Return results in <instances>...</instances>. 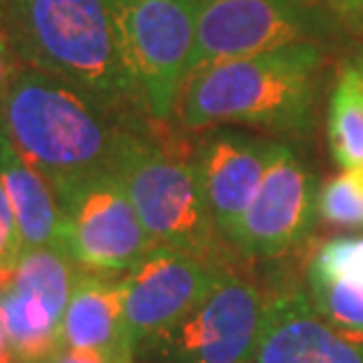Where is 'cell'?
<instances>
[{
  "label": "cell",
  "mask_w": 363,
  "mask_h": 363,
  "mask_svg": "<svg viewBox=\"0 0 363 363\" xmlns=\"http://www.w3.org/2000/svg\"><path fill=\"white\" fill-rule=\"evenodd\" d=\"M0 118L14 149L57 196L111 172L125 133L147 121L116 111L67 78L24 64L14 71Z\"/></svg>",
  "instance_id": "obj_1"
},
{
  "label": "cell",
  "mask_w": 363,
  "mask_h": 363,
  "mask_svg": "<svg viewBox=\"0 0 363 363\" xmlns=\"http://www.w3.org/2000/svg\"><path fill=\"white\" fill-rule=\"evenodd\" d=\"M325 52L318 43L224 60L189 74L175 118L184 133L250 125L274 135L309 137Z\"/></svg>",
  "instance_id": "obj_2"
},
{
  "label": "cell",
  "mask_w": 363,
  "mask_h": 363,
  "mask_svg": "<svg viewBox=\"0 0 363 363\" xmlns=\"http://www.w3.org/2000/svg\"><path fill=\"white\" fill-rule=\"evenodd\" d=\"M17 67L62 76L104 104L142 116L123 69L111 0H5Z\"/></svg>",
  "instance_id": "obj_3"
},
{
  "label": "cell",
  "mask_w": 363,
  "mask_h": 363,
  "mask_svg": "<svg viewBox=\"0 0 363 363\" xmlns=\"http://www.w3.org/2000/svg\"><path fill=\"white\" fill-rule=\"evenodd\" d=\"M165 125L135 123L125 133L113 175L158 248H172L208 264L231 267V245L217 231L191 165V147L163 135Z\"/></svg>",
  "instance_id": "obj_4"
},
{
  "label": "cell",
  "mask_w": 363,
  "mask_h": 363,
  "mask_svg": "<svg viewBox=\"0 0 363 363\" xmlns=\"http://www.w3.org/2000/svg\"><path fill=\"white\" fill-rule=\"evenodd\" d=\"M111 14L140 111L170 125L194 67L199 0H111Z\"/></svg>",
  "instance_id": "obj_5"
},
{
  "label": "cell",
  "mask_w": 363,
  "mask_h": 363,
  "mask_svg": "<svg viewBox=\"0 0 363 363\" xmlns=\"http://www.w3.org/2000/svg\"><path fill=\"white\" fill-rule=\"evenodd\" d=\"M264 304L259 286L224 269L179 323L137 347L135 363H252Z\"/></svg>",
  "instance_id": "obj_6"
},
{
  "label": "cell",
  "mask_w": 363,
  "mask_h": 363,
  "mask_svg": "<svg viewBox=\"0 0 363 363\" xmlns=\"http://www.w3.org/2000/svg\"><path fill=\"white\" fill-rule=\"evenodd\" d=\"M321 0H199L191 71L333 33Z\"/></svg>",
  "instance_id": "obj_7"
},
{
  "label": "cell",
  "mask_w": 363,
  "mask_h": 363,
  "mask_svg": "<svg viewBox=\"0 0 363 363\" xmlns=\"http://www.w3.org/2000/svg\"><path fill=\"white\" fill-rule=\"evenodd\" d=\"M62 248L81 272L123 276L156 248L113 172H101L57 196Z\"/></svg>",
  "instance_id": "obj_8"
},
{
  "label": "cell",
  "mask_w": 363,
  "mask_h": 363,
  "mask_svg": "<svg viewBox=\"0 0 363 363\" xmlns=\"http://www.w3.org/2000/svg\"><path fill=\"white\" fill-rule=\"evenodd\" d=\"M78 267L64 248L24 250L0 293V325L19 363H38L62 345Z\"/></svg>",
  "instance_id": "obj_9"
},
{
  "label": "cell",
  "mask_w": 363,
  "mask_h": 363,
  "mask_svg": "<svg viewBox=\"0 0 363 363\" xmlns=\"http://www.w3.org/2000/svg\"><path fill=\"white\" fill-rule=\"evenodd\" d=\"M318 191L316 172L283 144L231 236L234 250L248 259H276L300 248L318 220Z\"/></svg>",
  "instance_id": "obj_10"
},
{
  "label": "cell",
  "mask_w": 363,
  "mask_h": 363,
  "mask_svg": "<svg viewBox=\"0 0 363 363\" xmlns=\"http://www.w3.org/2000/svg\"><path fill=\"white\" fill-rule=\"evenodd\" d=\"M227 267H215L172 248L147 252L121 276L123 311L133 347L179 323L215 286Z\"/></svg>",
  "instance_id": "obj_11"
},
{
  "label": "cell",
  "mask_w": 363,
  "mask_h": 363,
  "mask_svg": "<svg viewBox=\"0 0 363 363\" xmlns=\"http://www.w3.org/2000/svg\"><path fill=\"white\" fill-rule=\"evenodd\" d=\"M283 144L272 137L213 130L191 147V165L203 201L217 231L229 243Z\"/></svg>",
  "instance_id": "obj_12"
},
{
  "label": "cell",
  "mask_w": 363,
  "mask_h": 363,
  "mask_svg": "<svg viewBox=\"0 0 363 363\" xmlns=\"http://www.w3.org/2000/svg\"><path fill=\"white\" fill-rule=\"evenodd\" d=\"M252 363H363V342L325 323L304 288H288L267 297Z\"/></svg>",
  "instance_id": "obj_13"
},
{
  "label": "cell",
  "mask_w": 363,
  "mask_h": 363,
  "mask_svg": "<svg viewBox=\"0 0 363 363\" xmlns=\"http://www.w3.org/2000/svg\"><path fill=\"white\" fill-rule=\"evenodd\" d=\"M62 347L97 354L106 363H135L123 311L121 276L78 269L62 325Z\"/></svg>",
  "instance_id": "obj_14"
},
{
  "label": "cell",
  "mask_w": 363,
  "mask_h": 363,
  "mask_svg": "<svg viewBox=\"0 0 363 363\" xmlns=\"http://www.w3.org/2000/svg\"><path fill=\"white\" fill-rule=\"evenodd\" d=\"M0 182L19 224L24 250L62 248V208L48 179L28 165L0 118Z\"/></svg>",
  "instance_id": "obj_15"
},
{
  "label": "cell",
  "mask_w": 363,
  "mask_h": 363,
  "mask_svg": "<svg viewBox=\"0 0 363 363\" xmlns=\"http://www.w3.org/2000/svg\"><path fill=\"white\" fill-rule=\"evenodd\" d=\"M328 144L342 170L363 165V76L345 64L328 99Z\"/></svg>",
  "instance_id": "obj_16"
},
{
  "label": "cell",
  "mask_w": 363,
  "mask_h": 363,
  "mask_svg": "<svg viewBox=\"0 0 363 363\" xmlns=\"http://www.w3.org/2000/svg\"><path fill=\"white\" fill-rule=\"evenodd\" d=\"M304 290L325 323L345 337L363 342V272L340 279L307 274Z\"/></svg>",
  "instance_id": "obj_17"
},
{
  "label": "cell",
  "mask_w": 363,
  "mask_h": 363,
  "mask_svg": "<svg viewBox=\"0 0 363 363\" xmlns=\"http://www.w3.org/2000/svg\"><path fill=\"white\" fill-rule=\"evenodd\" d=\"M318 217L335 229H363V175L359 168L342 170L321 186Z\"/></svg>",
  "instance_id": "obj_18"
},
{
  "label": "cell",
  "mask_w": 363,
  "mask_h": 363,
  "mask_svg": "<svg viewBox=\"0 0 363 363\" xmlns=\"http://www.w3.org/2000/svg\"><path fill=\"white\" fill-rule=\"evenodd\" d=\"M363 272V236H342L323 243L311 257L307 274L330 276H350Z\"/></svg>",
  "instance_id": "obj_19"
},
{
  "label": "cell",
  "mask_w": 363,
  "mask_h": 363,
  "mask_svg": "<svg viewBox=\"0 0 363 363\" xmlns=\"http://www.w3.org/2000/svg\"><path fill=\"white\" fill-rule=\"evenodd\" d=\"M21 255H24V243H21L19 224L0 182V269L14 274Z\"/></svg>",
  "instance_id": "obj_20"
},
{
  "label": "cell",
  "mask_w": 363,
  "mask_h": 363,
  "mask_svg": "<svg viewBox=\"0 0 363 363\" xmlns=\"http://www.w3.org/2000/svg\"><path fill=\"white\" fill-rule=\"evenodd\" d=\"M14 71H17V60H14L10 31H7L5 0H0V104H3L7 88H10V81H12Z\"/></svg>",
  "instance_id": "obj_21"
},
{
  "label": "cell",
  "mask_w": 363,
  "mask_h": 363,
  "mask_svg": "<svg viewBox=\"0 0 363 363\" xmlns=\"http://www.w3.org/2000/svg\"><path fill=\"white\" fill-rule=\"evenodd\" d=\"M38 363H106L97 354H90V352H81V350H69V347H57V350L45 357Z\"/></svg>",
  "instance_id": "obj_22"
},
{
  "label": "cell",
  "mask_w": 363,
  "mask_h": 363,
  "mask_svg": "<svg viewBox=\"0 0 363 363\" xmlns=\"http://www.w3.org/2000/svg\"><path fill=\"white\" fill-rule=\"evenodd\" d=\"M325 5L342 19L357 21L363 17V0H325Z\"/></svg>",
  "instance_id": "obj_23"
},
{
  "label": "cell",
  "mask_w": 363,
  "mask_h": 363,
  "mask_svg": "<svg viewBox=\"0 0 363 363\" xmlns=\"http://www.w3.org/2000/svg\"><path fill=\"white\" fill-rule=\"evenodd\" d=\"M0 363H19V361L10 350H5V352H0Z\"/></svg>",
  "instance_id": "obj_24"
},
{
  "label": "cell",
  "mask_w": 363,
  "mask_h": 363,
  "mask_svg": "<svg viewBox=\"0 0 363 363\" xmlns=\"http://www.w3.org/2000/svg\"><path fill=\"white\" fill-rule=\"evenodd\" d=\"M10 279H12V274H7V272H3L0 269V293H3V288L10 283Z\"/></svg>",
  "instance_id": "obj_25"
},
{
  "label": "cell",
  "mask_w": 363,
  "mask_h": 363,
  "mask_svg": "<svg viewBox=\"0 0 363 363\" xmlns=\"http://www.w3.org/2000/svg\"><path fill=\"white\" fill-rule=\"evenodd\" d=\"M5 350H10V347H7V337L3 333V325H0V352H5Z\"/></svg>",
  "instance_id": "obj_26"
},
{
  "label": "cell",
  "mask_w": 363,
  "mask_h": 363,
  "mask_svg": "<svg viewBox=\"0 0 363 363\" xmlns=\"http://www.w3.org/2000/svg\"><path fill=\"white\" fill-rule=\"evenodd\" d=\"M357 67H359V71H361V76H363V60H359V62H357Z\"/></svg>",
  "instance_id": "obj_27"
},
{
  "label": "cell",
  "mask_w": 363,
  "mask_h": 363,
  "mask_svg": "<svg viewBox=\"0 0 363 363\" xmlns=\"http://www.w3.org/2000/svg\"><path fill=\"white\" fill-rule=\"evenodd\" d=\"M359 172H361V175H363V165H359Z\"/></svg>",
  "instance_id": "obj_28"
},
{
  "label": "cell",
  "mask_w": 363,
  "mask_h": 363,
  "mask_svg": "<svg viewBox=\"0 0 363 363\" xmlns=\"http://www.w3.org/2000/svg\"><path fill=\"white\" fill-rule=\"evenodd\" d=\"M361 60H363V50H361Z\"/></svg>",
  "instance_id": "obj_29"
}]
</instances>
